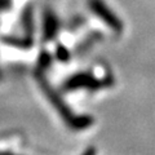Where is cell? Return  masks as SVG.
Instances as JSON below:
<instances>
[{"label": "cell", "instance_id": "cell-1", "mask_svg": "<svg viewBox=\"0 0 155 155\" xmlns=\"http://www.w3.org/2000/svg\"><path fill=\"white\" fill-rule=\"evenodd\" d=\"M40 84L43 85V89L45 91L47 97L49 98V101L53 104L54 109L58 111V114L61 115V118H64L65 123L69 125L71 129L74 130H84L87 128H89L93 125L94 119L91 115H76L70 110V107L65 104V101L61 98L60 96L53 89H51L49 87L45 84L44 80H40Z\"/></svg>", "mask_w": 155, "mask_h": 155}, {"label": "cell", "instance_id": "cell-2", "mask_svg": "<svg viewBox=\"0 0 155 155\" xmlns=\"http://www.w3.org/2000/svg\"><path fill=\"white\" fill-rule=\"evenodd\" d=\"M114 76L107 74L104 78H96L92 72H78L70 76L64 84L65 91H76V89H88V91H98L104 88H109L114 84Z\"/></svg>", "mask_w": 155, "mask_h": 155}, {"label": "cell", "instance_id": "cell-3", "mask_svg": "<svg viewBox=\"0 0 155 155\" xmlns=\"http://www.w3.org/2000/svg\"><path fill=\"white\" fill-rule=\"evenodd\" d=\"M88 7L91 12L98 17L113 31H115L116 34H120L123 31V21L118 17L115 12H113V9L105 3V0H88Z\"/></svg>", "mask_w": 155, "mask_h": 155}, {"label": "cell", "instance_id": "cell-4", "mask_svg": "<svg viewBox=\"0 0 155 155\" xmlns=\"http://www.w3.org/2000/svg\"><path fill=\"white\" fill-rule=\"evenodd\" d=\"M58 28L60 22L54 12L49 8H45V11L43 12V39L45 41L54 39L58 34Z\"/></svg>", "mask_w": 155, "mask_h": 155}, {"label": "cell", "instance_id": "cell-5", "mask_svg": "<svg viewBox=\"0 0 155 155\" xmlns=\"http://www.w3.org/2000/svg\"><path fill=\"white\" fill-rule=\"evenodd\" d=\"M22 27L26 32V36H32V32H34V9L32 5H26L25 9L22 12Z\"/></svg>", "mask_w": 155, "mask_h": 155}, {"label": "cell", "instance_id": "cell-6", "mask_svg": "<svg viewBox=\"0 0 155 155\" xmlns=\"http://www.w3.org/2000/svg\"><path fill=\"white\" fill-rule=\"evenodd\" d=\"M4 43L13 47H18V48H30L34 44V40H32V36H25V38L9 36V38H4Z\"/></svg>", "mask_w": 155, "mask_h": 155}, {"label": "cell", "instance_id": "cell-7", "mask_svg": "<svg viewBox=\"0 0 155 155\" xmlns=\"http://www.w3.org/2000/svg\"><path fill=\"white\" fill-rule=\"evenodd\" d=\"M56 57H57L60 61L66 62V61H69V60H70L71 53H70V51L67 49V48H66L65 45L58 44V45H57V48H56Z\"/></svg>", "mask_w": 155, "mask_h": 155}, {"label": "cell", "instance_id": "cell-8", "mask_svg": "<svg viewBox=\"0 0 155 155\" xmlns=\"http://www.w3.org/2000/svg\"><path fill=\"white\" fill-rule=\"evenodd\" d=\"M51 56L48 54V53L45 52H43L41 54H40V58H39V66L41 67V69H44V67H47L48 65H49V62H51Z\"/></svg>", "mask_w": 155, "mask_h": 155}, {"label": "cell", "instance_id": "cell-9", "mask_svg": "<svg viewBox=\"0 0 155 155\" xmlns=\"http://www.w3.org/2000/svg\"><path fill=\"white\" fill-rule=\"evenodd\" d=\"M12 5L11 0H0V11H5Z\"/></svg>", "mask_w": 155, "mask_h": 155}, {"label": "cell", "instance_id": "cell-10", "mask_svg": "<svg viewBox=\"0 0 155 155\" xmlns=\"http://www.w3.org/2000/svg\"><path fill=\"white\" fill-rule=\"evenodd\" d=\"M81 155H96V147H93V146L88 147V149H87Z\"/></svg>", "mask_w": 155, "mask_h": 155}]
</instances>
